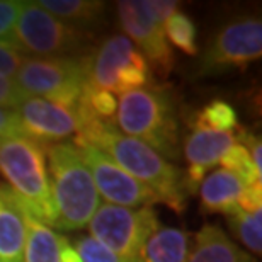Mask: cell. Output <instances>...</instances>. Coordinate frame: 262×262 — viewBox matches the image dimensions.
Instances as JSON below:
<instances>
[{"label": "cell", "mask_w": 262, "mask_h": 262, "mask_svg": "<svg viewBox=\"0 0 262 262\" xmlns=\"http://www.w3.org/2000/svg\"><path fill=\"white\" fill-rule=\"evenodd\" d=\"M89 58L82 56H26L14 80L31 97H41L68 109H77L87 85Z\"/></svg>", "instance_id": "8992f818"}, {"label": "cell", "mask_w": 262, "mask_h": 262, "mask_svg": "<svg viewBox=\"0 0 262 262\" xmlns=\"http://www.w3.org/2000/svg\"><path fill=\"white\" fill-rule=\"evenodd\" d=\"M187 262H255V257L244 252L222 227L208 223L196 233Z\"/></svg>", "instance_id": "5bb4252c"}, {"label": "cell", "mask_w": 262, "mask_h": 262, "mask_svg": "<svg viewBox=\"0 0 262 262\" xmlns=\"http://www.w3.org/2000/svg\"><path fill=\"white\" fill-rule=\"evenodd\" d=\"M46 146L28 136L0 140V174L9 182L0 187V194L19 211L46 227H56L58 213L46 167Z\"/></svg>", "instance_id": "7a4b0ae2"}, {"label": "cell", "mask_w": 262, "mask_h": 262, "mask_svg": "<svg viewBox=\"0 0 262 262\" xmlns=\"http://www.w3.org/2000/svg\"><path fill=\"white\" fill-rule=\"evenodd\" d=\"M26 225L23 214L0 194V262H24Z\"/></svg>", "instance_id": "e0dca14e"}, {"label": "cell", "mask_w": 262, "mask_h": 262, "mask_svg": "<svg viewBox=\"0 0 262 262\" xmlns=\"http://www.w3.org/2000/svg\"><path fill=\"white\" fill-rule=\"evenodd\" d=\"M24 136L43 145L60 143L82 129L78 109H68L41 97L28 96L15 109Z\"/></svg>", "instance_id": "8fae6325"}, {"label": "cell", "mask_w": 262, "mask_h": 262, "mask_svg": "<svg viewBox=\"0 0 262 262\" xmlns=\"http://www.w3.org/2000/svg\"><path fill=\"white\" fill-rule=\"evenodd\" d=\"M20 214L26 225L24 262H60V235L28 213Z\"/></svg>", "instance_id": "d6986e66"}, {"label": "cell", "mask_w": 262, "mask_h": 262, "mask_svg": "<svg viewBox=\"0 0 262 262\" xmlns=\"http://www.w3.org/2000/svg\"><path fill=\"white\" fill-rule=\"evenodd\" d=\"M114 126L143 141L165 160L179 157V124L167 89L146 87L121 94Z\"/></svg>", "instance_id": "277c9868"}, {"label": "cell", "mask_w": 262, "mask_h": 262, "mask_svg": "<svg viewBox=\"0 0 262 262\" xmlns=\"http://www.w3.org/2000/svg\"><path fill=\"white\" fill-rule=\"evenodd\" d=\"M262 55V23L244 15L222 26L199 56L196 75L218 77L232 70L244 72Z\"/></svg>", "instance_id": "52a82bcc"}, {"label": "cell", "mask_w": 262, "mask_h": 262, "mask_svg": "<svg viewBox=\"0 0 262 262\" xmlns=\"http://www.w3.org/2000/svg\"><path fill=\"white\" fill-rule=\"evenodd\" d=\"M78 113L82 118V129L75 135L73 143L77 146H96L131 177L150 187L160 203L176 213L184 211L187 192L182 172L176 165L160 157L143 141L123 135L114 123L99 121L80 109Z\"/></svg>", "instance_id": "6da1fadb"}, {"label": "cell", "mask_w": 262, "mask_h": 262, "mask_svg": "<svg viewBox=\"0 0 262 262\" xmlns=\"http://www.w3.org/2000/svg\"><path fill=\"white\" fill-rule=\"evenodd\" d=\"M20 9H23L20 0H0V41L10 39Z\"/></svg>", "instance_id": "4316f807"}, {"label": "cell", "mask_w": 262, "mask_h": 262, "mask_svg": "<svg viewBox=\"0 0 262 262\" xmlns=\"http://www.w3.org/2000/svg\"><path fill=\"white\" fill-rule=\"evenodd\" d=\"M235 143V133L211 129H192L184 141V157L189 167L211 169L220 164L222 155Z\"/></svg>", "instance_id": "2e32d148"}, {"label": "cell", "mask_w": 262, "mask_h": 262, "mask_svg": "<svg viewBox=\"0 0 262 262\" xmlns=\"http://www.w3.org/2000/svg\"><path fill=\"white\" fill-rule=\"evenodd\" d=\"M26 97H28V94L17 85L14 78L0 77V107L17 109Z\"/></svg>", "instance_id": "83f0119b"}, {"label": "cell", "mask_w": 262, "mask_h": 262, "mask_svg": "<svg viewBox=\"0 0 262 262\" xmlns=\"http://www.w3.org/2000/svg\"><path fill=\"white\" fill-rule=\"evenodd\" d=\"M238 208L247 213L260 211L262 209V184L245 186L242 196L238 199Z\"/></svg>", "instance_id": "4dcf8cb0"}, {"label": "cell", "mask_w": 262, "mask_h": 262, "mask_svg": "<svg viewBox=\"0 0 262 262\" xmlns=\"http://www.w3.org/2000/svg\"><path fill=\"white\" fill-rule=\"evenodd\" d=\"M245 189L244 181L233 172L220 169L206 176L199 186L201 211L206 214L222 213L230 216L238 211V199Z\"/></svg>", "instance_id": "4fadbf2b"}, {"label": "cell", "mask_w": 262, "mask_h": 262, "mask_svg": "<svg viewBox=\"0 0 262 262\" xmlns=\"http://www.w3.org/2000/svg\"><path fill=\"white\" fill-rule=\"evenodd\" d=\"M77 148L80 150L83 164L91 172L99 196H102L109 204L135 209L160 203L150 187L131 177L96 146L83 145Z\"/></svg>", "instance_id": "9c48e42d"}, {"label": "cell", "mask_w": 262, "mask_h": 262, "mask_svg": "<svg viewBox=\"0 0 262 262\" xmlns=\"http://www.w3.org/2000/svg\"><path fill=\"white\" fill-rule=\"evenodd\" d=\"M143 7L150 14V17L162 26L172 14L179 10V2H174V0H143Z\"/></svg>", "instance_id": "f546056e"}, {"label": "cell", "mask_w": 262, "mask_h": 262, "mask_svg": "<svg viewBox=\"0 0 262 262\" xmlns=\"http://www.w3.org/2000/svg\"><path fill=\"white\" fill-rule=\"evenodd\" d=\"M78 107L99 121L114 123V116L118 111V97L116 94L109 91L85 85L80 101H78Z\"/></svg>", "instance_id": "603a6c76"}, {"label": "cell", "mask_w": 262, "mask_h": 262, "mask_svg": "<svg viewBox=\"0 0 262 262\" xmlns=\"http://www.w3.org/2000/svg\"><path fill=\"white\" fill-rule=\"evenodd\" d=\"M10 41L26 56H82L92 46V34L51 15L38 2H23Z\"/></svg>", "instance_id": "5b68a950"}, {"label": "cell", "mask_w": 262, "mask_h": 262, "mask_svg": "<svg viewBox=\"0 0 262 262\" xmlns=\"http://www.w3.org/2000/svg\"><path fill=\"white\" fill-rule=\"evenodd\" d=\"M118 19L124 36L138 46L148 65L154 67L162 77H169L176 67V55L167 43L162 26L150 17L143 2H118Z\"/></svg>", "instance_id": "30bf717a"}, {"label": "cell", "mask_w": 262, "mask_h": 262, "mask_svg": "<svg viewBox=\"0 0 262 262\" xmlns=\"http://www.w3.org/2000/svg\"><path fill=\"white\" fill-rule=\"evenodd\" d=\"M60 262H82L77 249L73 247L72 240H68L63 235H60Z\"/></svg>", "instance_id": "1f68e13d"}, {"label": "cell", "mask_w": 262, "mask_h": 262, "mask_svg": "<svg viewBox=\"0 0 262 262\" xmlns=\"http://www.w3.org/2000/svg\"><path fill=\"white\" fill-rule=\"evenodd\" d=\"M17 136H24V129L17 111L0 107V140L17 138Z\"/></svg>", "instance_id": "f1b7e54d"}, {"label": "cell", "mask_w": 262, "mask_h": 262, "mask_svg": "<svg viewBox=\"0 0 262 262\" xmlns=\"http://www.w3.org/2000/svg\"><path fill=\"white\" fill-rule=\"evenodd\" d=\"M227 223L232 228L233 235L249 249L254 255H260L262 252V209L260 211L247 213V211H235L227 216Z\"/></svg>", "instance_id": "7402d4cb"}, {"label": "cell", "mask_w": 262, "mask_h": 262, "mask_svg": "<svg viewBox=\"0 0 262 262\" xmlns=\"http://www.w3.org/2000/svg\"><path fill=\"white\" fill-rule=\"evenodd\" d=\"M72 244L77 249L82 262H135L114 254L113 250H109L106 245L97 242L91 235H78Z\"/></svg>", "instance_id": "d4e9b609"}, {"label": "cell", "mask_w": 262, "mask_h": 262, "mask_svg": "<svg viewBox=\"0 0 262 262\" xmlns=\"http://www.w3.org/2000/svg\"><path fill=\"white\" fill-rule=\"evenodd\" d=\"M24 58L26 55L15 43H12L10 39L0 41V77L14 78Z\"/></svg>", "instance_id": "484cf974"}, {"label": "cell", "mask_w": 262, "mask_h": 262, "mask_svg": "<svg viewBox=\"0 0 262 262\" xmlns=\"http://www.w3.org/2000/svg\"><path fill=\"white\" fill-rule=\"evenodd\" d=\"M220 164L223 165L225 170H230L235 176H238L244 181L245 186L262 184V176L255 170L247 148L244 145L237 143V141L222 155Z\"/></svg>", "instance_id": "cb8c5ba5"}, {"label": "cell", "mask_w": 262, "mask_h": 262, "mask_svg": "<svg viewBox=\"0 0 262 262\" xmlns=\"http://www.w3.org/2000/svg\"><path fill=\"white\" fill-rule=\"evenodd\" d=\"M167 43L182 51L184 55H199L198 45V28L196 23L182 10H177L162 24Z\"/></svg>", "instance_id": "44dd1931"}, {"label": "cell", "mask_w": 262, "mask_h": 262, "mask_svg": "<svg viewBox=\"0 0 262 262\" xmlns=\"http://www.w3.org/2000/svg\"><path fill=\"white\" fill-rule=\"evenodd\" d=\"M38 5L63 23L89 31L101 24L106 4L101 0H39Z\"/></svg>", "instance_id": "ac0fdd59"}, {"label": "cell", "mask_w": 262, "mask_h": 262, "mask_svg": "<svg viewBox=\"0 0 262 262\" xmlns=\"http://www.w3.org/2000/svg\"><path fill=\"white\" fill-rule=\"evenodd\" d=\"M87 227L97 242L114 254L136 262L141 247L160 223L151 206L133 209L106 203L97 208Z\"/></svg>", "instance_id": "ba28073f"}, {"label": "cell", "mask_w": 262, "mask_h": 262, "mask_svg": "<svg viewBox=\"0 0 262 262\" xmlns=\"http://www.w3.org/2000/svg\"><path fill=\"white\" fill-rule=\"evenodd\" d=\"M46 157L51 194L58 213L56 228L73 232L87 227L101 206V196L83 164L80 150L73 141H60L46 146Z\"/></svg>", "instance_id": "3957f363"}, {"label": "cell", "mask_w": 262, "mask_h": 262, "mask_svg": "<svg viewBox=\"0 0 262 262\" xmlns=\"http://www.w3.org/2000/svg\"><path fill=\"white\" fill-rule=\"evenodd\" d=\"M189 124L192 129H211L220 133H233L240 126L235 107L222 99L209 101L196 111L189 118Z\"/></svg>", "instance_id": "ffe728a7"}, {"label": "cell", "mask_w": 262, "mask_h": 262, "mask_svg": "<svg viewBox=\"0 0 262 262\" xmlns=\"http://www.w3.org/2000/svg\"><path fill=\"white\" fill-rule=\"evenodd\" d=\"M141 51L124 34L109 36L89 58L87 85L114 94V82L119 68L136 60Z\"/></svg>", "instance_id": "7c38bea8"}, {"label": "cell", "mask_w": 262, "mask_h": 262, "mask_svg": "<svg viewBox=\"0 0 262 262\" xmlns=\"http://www.w3.org/2000/svg\"><path fill=\"white\" fill-rule=\"evenodd\" d=\"M189 252V233L181 228L159 227L141 247L136 262H187Z\"/></svg>", "instance_id": "9a60e30c"}]
</instances>
